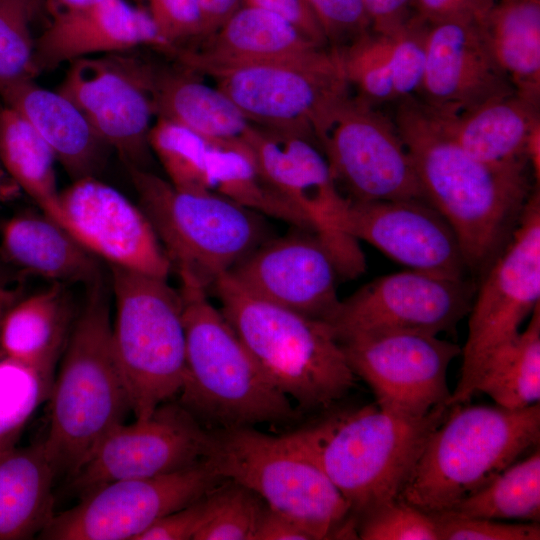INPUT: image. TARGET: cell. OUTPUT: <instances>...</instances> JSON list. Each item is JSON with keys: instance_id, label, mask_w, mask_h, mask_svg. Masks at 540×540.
Listing matches in <instances>:
<instances>
[{"instance_id": "obj_17", "label": "cell", "mask_w": 540, "mask_h": 540, "mask_svg": "<svg viewBox=\"0 0 540 540\" xmlns=\"http://www.w3.org/2000/svg\"><path fill=\"white\" fill-rule=\"evenodd\" d=\"M210 430L178 402L160 405L149 417L113 428L71 475L82 496L106 483L178 471L206 458Z\"/></svg>"}, {"instance_id": "obj_5", "label": "cell", "mask_w": 540, "mask_h": 540, "mask_svg": "<svg viewBox=\"0 0 540 540\" xmlns=\"http://www.w3.org/2000/svg\"><path fill=\"white\" fill-rule=\"evenodd\" d=\"M220 311L264 375L302 410H326L354 386L330 326L258 298L227 273L211 287Z\"/></svg>"}, {"instance_id": "obj_42", "label": "cell", "mask_w": 540, "mask_h": 540, "mask_svg": "<svg viewBox=\"0 0 540 540\" xmlns=\"http://www.w3.org/2000/svg\"><path fill=\"white\" fill-rule=\"evenodd\" d=\"M158 34L171 48V55L191 42L207 37V28L197 0H139Z\"/></svg>"}, {"instance_id": "obj_48", "label": "cell", "mask_w": 540, "mask_h": 540, "mask_svg": "<svg viewBox=\"0 0 540 540\" xmlns=\"http://www.w3.org/2000/svg\"><path fill=\"white\" fill-rule=\"evenodd\" d=\"M317 533L307 524L289 515L267 507L255 540H319Z\"/></svg>"}, {"instance_id": "obj_36", "label": "cell", "mask_w": 540, "mask_h": 540, "mask_svg": "<svg viewBox=\"0 0 540 540\" xmlns=\"http://www.w3.org/2000/svg\"><path fill=\"white\" fill-rule=\"evenodd\" d=\"M149 146L168 181L185 191H210L209 154L212 144L173 122L157 119L149 132Z\"/></svg>"}, {"instance_id": "obj_16", "label": "cell", "mask_w": 540, "mask_h": 540, "mask_svg": "<svg viewBox=\"0 0 540 540\" xmlns=\"http://www.w3.org/2000/svg\"><path fill=\"white\" fill-rule=\"evenodd\" d=\"M339 343L352 372L371 387L380 408L421 417L449 406L447 370L461 354L457 344L410 331L359 335Z\"/></svg>"}, {"instance_id": "obj_13", "label": "cell", "mask_w": 540, "mask_h": 540, "mask_svg": "<svg viewBox=\"0 0 540 540\" xmlns=\"http://www.w3.org/2000/svg\"><path fill=\"white\" fill-rule=\"evenodd\" d=\"M242 140L269 184L308 218L332 253L341 278L361 275L366 260L359 242L346 230L348 199L320 147L310 139L253 124Z\"/></svg>"}, {"instance_id": "obj_19", "label": "cell", "mask_w": 540, "mask_h": 540, "mask_svg": "<svg viewBox=\"0 0 540 540\" xmlns=\"http://www.w3.org/2000/svg\"><path fill=\"white\" fill-rule=\"evenodd\" d=\"M62 225L110 266L167 279L171 262L139 205L97 177L60 191Z\"/></svg>"}, {"instance_id": "obj_8", "label": "cell", "mask_w": 540, "mask_h": 540, "mask_svg": "<svg viewBox=\"0 0 540 540\" xmlns=\"http://www.w3.org/2000/svg\"><path fill=\"white\" fill-rule=\"evenodd\" d=\"M112 340L136 419L178 396L186 365L183 300L167 279L110 266Z\"/></svg>"}, {"instance_id": "obj_30", "label": "cell", "mask_w": 540, "mask_h": 540, "mask_svg": "<svg viewBox=\"0 0 540 540\" xmlns=\"http://www.w3.org/2000/svg\"><path fill=\"white\" fill-rule=\"evenodd\" d=\"M56 475L43 442L0 449V540L40 534L53 517Z\"/></svg>"}, {"instance_id": "obj_11", "label": "cell", "mask_w": 540, "mask_h": 540, "mask_svg": "<svg viewBox=\"0 0 540 540\" xmlns=\"http://www.w3.org/2000/svg\"><path fill=\"white\" fill-rule=\"evenodd\" d=\"M468 313V336L461 374L448 405L467 403L475 394L488 358L520 334L540 305V195L535 187L510 240L481 275Z\"/></svg>"}, {"instance_id": "obj_43", "label": "cell", "mask_w": 540, "mask_h": 540, "mask_svg": "<svg viewBox=\"0 0 540 540\" xmlns=\"http://www.w3.org/2000/svg\"><path fill=\"white\" fill-rule=\"evenodd\" d=\"M330 49L351 45L371 32L364 0H306Z\"/></svg>"}, {"instance_id": "obj_3", "label": "cell", "mask_w": 540, "mask_h": 540, "mask_svg": "<svg viewBox=\"0 0 540 540\" xmlns=\"http://www.w3.org/2000/svg\"><path fill=\"white\" fill-rule=\"evenodd\" d=\"M109 294L101 277L87 285L53 380L43 445L57 474L73 475L131 412L113 346Z\"/></svg>"}, {"instance_id": "obj_1", "label": "cell", "mask_w": 540, "mask_h": 540, "mask_svg": "<svg viewBox=\"0 0 540 540\" xmlns=\"http://www.w3.org/2000/svg\"><path fill=\"white\" fill-rule=\"evenodd\" d=\"M393 120L426 200L455 232L469 272L481 277L522 217L536 187L532 172L476 159L441 130L416 97L396 103Z\"/></svg>"}, {"instance_id": "obj_33", "label": "cell", "mask_w": 540, "mask_h": 540, "mask_svg": "<svg viewBox=\"0 0 540 540\" xmlns=\"http://www.w3.org/2000/svg\"><path fill=\"white\" fill-rule=\"evenodd\" d=\"M0 160L40 211L62 225L56 157L33 126L5 104L0 107Z\"/></svg>"}, {"instance_id": "obj_14", "label": "cell", "mask_w": 540, "mask_h": 540, "mask_svg": "<svg viewBox=\"0 0 540 540\" xmlns=\"http://www.w3.org/2000/svg\"><path fill=\"white\" fill-rule=\"evenodd\" d=\"M318 146L347 199L427 201L394 120L360 97L337 109Z\"/></svg>"}, {"instance_id": "obj_21", "label": "cell", "mask_w": 540, "mask_h": 540, "mask_svg": "<svg viewBox=\"0 0 540 540\" xmlns=\"http://www.w3.org/2000/svg\"><path fill=\"white\" fill-rule=\"evenodd\" d=\"M512 93L488 49L479 18L457 16L428 23L416 98L429 112L454 116Z\"/></svg>"}, {"instance_id": "obj_49", "label": "cell", "mask_w": 540, "mask_h": 540, "mask_svg": "<svg viewBox=\"0 0 540 540\" xmlns=\"http://www.w3.org/2000/svg\"><path fill=\"white\" fill-rule=\"evenodd\" d=\"M371 31L389 34L396 31L414 14L412 0H364Z\"/></svg>"}, {"instance_id": "obj_45", "label": "cell", "mask_w": 540, "mask_h": 540, "mask_svg": "<svg viewBox=\"0 0 540 540\" xmlns=\"http://www.w3.org/2000/svg\"><path fill=\"white\" fill-rule=\"evenodd\" d=\"M208 493L157 520L138 540H194L208 515Z\"/></svg>"}, {"instance_id": "obj_37", "label": "cell", "mask_w": 540, "mask_h": 540, "mask_svg": "<svg viewBox=\"0 0 540 540\" xmlns=\"http://www.w3.org/2000/svg\"><path fill=\"white\" fill-rule=\"evenodd\" d=\"M334 51L349 85L358 90V97L374 106L397 103L395 65L388 34L371 31Z\"/></svg>"}, {"instance_id": "obj_7", "label": "cell", "mask_w": 540, "mask_h": 540, "mask_svg": "<svg viewBox=\"0 0 540 540\" xmlns=\"http://www.w3.org/2000/svg\"><path fill=\"white\" fill-rule=\"evenodd\" d=\"M140 208L179 279L207 291L267 239L263 216L213 191H185L127 167Z\"/></svg>"}, {"instance_id": "obj_15", "label": "cell", "mask_w": 540, "mask_h": 540, "mask_svg": "<svg viewBox=\"0 0 540 540\" xmlns=\"http://www.w3.org/2000/svg\"><path fill=\"white\" fill-rule=\"evenodd\" d=\"M475 292L467 278L410 269L367 283L341 300L326 323L339 342L394 331L437 336L468 315Z\"/></svg>"}, {"instance_id": "obj_31", "label": "cell", "mask_w": 540, "mask_h": 540, "mask_svg": "<svg viewBox=\"0 0 540 540\" xmlns=\"http://www.w3.org/2000/svg\"><path fill=\"white\" fill-rule=\"evenodd\" d=\"M479 24L515 93L540 105V0L495 1Z\"/></svg>"}, {"instance_id": "obj_41", "label": "cell", "mask_w": 540, "mask_h": 540, "mask_svg": "<svg viewBox=\"0 0 540 540\" xmlns=\"http://www.w3.org/2000/svg\"><path fill=\"white\" fill-rule=\"evenodd\" d=\"M356 531L363 540H440L436 518L401 498L357 519Z\"/></svg>"}, {"instance_id": "obj_32", "label": "cell", "mask_w": 540, "mask_h": 540, "mask_svg": "<svg viewBox=\"0 0 540 540\" xmlns=\"http://www.w3.org/2000/svg\"><path fill=\"white\" fill-rule=\"evenodd\" d=\"M208 180L210 191L240 206L314 232L308 218L269 184L242 138L212 144Z\"/></svg>"}, {"instance_id": "obj_34", "label": "cell", "mask_w": 540, "mask_h": 540, "mask_svg": "<svg viewBox=\"0 0 540 540\" xmlns=\"http://www.w3.org/2000/svg\"><path fill=\"white\" fill-rule=\"evenodd\" d=\"M496 405L518 410L540 400V305L525 330L495 351L483 365L475 386Z\"/></svg>"}, {"instance_id": "obj_52", "label": "cell", "mask_w": 540, "mask_h": 540, "mask_svg": "<svg viewBox=\"0 0 540 540\" xmlns=\"http://www.w3.org/2000/svg\"><path fill=\"white\" fill-rule=\"evenodd\" d=\"M104 0H43L49 14L52 16L77 11L94 6Z\"/></svg>"}, {"instance_id": "obj_35", "label": "cell", "mask_w": 540, "mask_h": 540, "mask_svg": "<svg viewBox=\"0 0 540 540\" xmlns=\"http://www.w3.org/2000/svg\"><path fill=\"white\" fill-rule=\"evenodd\" d=\"M446 513L493 520H540V450L510 464Z\"/></svg>"}, {"instance_id": "obj_18", "label": "cell", "mask_w": 540, "mask_h": 540, "mask_svg": "<svg viewBox=\"0 0 540 540\" xmlns=\"http://www.w3.org/2000/svg\"><path fill=\"white\" fill-rule=\"evenodd\" d=\"M57 91L77 106L126 167L147 169L154 113L130 50L70 62Z\"/></svg>"}, {"instance_id": "obj_12", "label": "cell", "mask_w": 540, "mask_h": 540, "mask_svg": "<svg viewBox=\"0 0 540 540\" xmlns=\"http://www.w3.org/2000/svg\"><path fill=\"white\" fill-rule=\"evenodd\" d=\"M222 478L206 460L152 477L98 486L40 532L50 540H138L163 516L201 498Z\"/></svg>"}, {"instance_id": "obj_28", "label": "cell", "mask_w": 540, "mask_h": 540, "mask_svg": "<svg viewBox=\"0 0 540 540\" xmlns=\"http://www.w3.org/2000/svg\"><path fill=\"white\" fill-rule=\"evenodd\" d=\"M1 256L52 283H85L100 277L98 257L64 226L40 211L22 213L1 230Z\"/></svg>"}, {"instance_id": "obj_47", "label": "cell", "mask_w": 540, "mask_h": 540, "mask_svg": "<svg viewBox=\"0 0 540 540\" xmlns=\"http://www.w3.org/2000/svg\"><path fill=\"white\" fill-rule=\"evenodd\" d=\"M494 0H412L413 13L427 23L457 17L481 18Z\"/></svg>"}, {"instance_id": "obj_25", "label": "cell", "mask_w": 540, "mask_h": 540, "mask_svg": "<svg viewBox=\"0 0 540 540\" xmlns=\"http://www.w3.org/2000/svg\"><path fill=\"white\" fill-rule=\"evenodd\" d=\"M132 55L157 119L185 127L211 144L239 140L252 125L224 92L204 83L198 72L175 60L167 65L134 50Z\"/></svg>"}, {"instance_id": "obj_39", "label": "cell", "mask_w": 540, "mask_h": 540, "mask_svg": "<svg viewBox=\"0 0 540 540\" xmlns=\"http://www.w3.org/2000/svg\"><path fill=\"white\" fill-rule=\"evenodd\" d=\"M43 0H0V94L36 77L31 21Z\"/></svg>"}, {"instance_id": "obj_2", "label": "cell", "mask_w": 540, "mask_h": 540, "mask_svg": "<svg viewBox=\"0 0 540 540\" xmlns=\"http://www.w3.org/2000/svg\"><path fill=\"white\" fill-rule=\"evenodd\" d=\"M449 409L442 405L408 417L373 403L329 413L285 435L322 469L357 521L399 498L425 442Z\"/></svg>"}, {"instance_id": "obj_53", "label": "cell", "mask_w": 540, "mask_h": 540, "mask_svg": "<svg viewBox=\"0 0 540 540\" xmlns=\"http://www.w3.org/2000/svg\"><path fill=\"white\" fill-rule=\"evenodd\" d=\"M495 1H509V0H494V2H495Z\"/></svg>"}, {"instance_id": "obj_20", "label": "cell", "mask_w": 540, "mask_h": 540, "mask_svg": "<svg viewBox=\"0 0 540 540\" xmlns=\"http://www.w3.org/2000/svg\"><path fill=\"white\" fill-rule=\"evenodd\" d=\"M294 230L265 239L228 274L258 298L327 322L341 301L337 263L314 232Z\"/></svg>"}, {"instance_id": "obj_51", "label": "cell", "mask_w": 540, "mask_h": 540, "mask_svg": "<svg viewBox=\"0 0 540 540\" xmlns=\"http://www.w3.org/2000/svg\"><path fill=\"white\" fill-rule=\"evenodd\" d=\"M16 289L12 286L11 277L0 255V323L7 310L16 302Z\"/></svg>"}, {"instance_id": "obj_29", "label": "cell", "mask_w": 540, "mask_h": 540, "mask_svg": "<svg viewBox=\"0 0 540 540\" xmlns=\"http://www.w3.org/2000/svg\"><path fill=\"white\" fill-rule=\"evenodd\" d=\"M65 284L48 288L15 302L0 323L3 357L37 370L53 384L54 369L71 326V303Z\"/></svg>"}, {"instance_id": "obj_9", "label": "cell", "mask_w": 540, "mask_h": 540, "mask_svg": "<svg viewBox=\"0 0 540 540\" xmlns=\"http://www.w3.org/2000/svg\"><path fill=\"white\" fill-rule=\"evenodd\" d=\"M205 459L222 478L249 488L270 509L307 524L320 539L356 530L342 494L285 434L268 435L254 427L210 430Z\"/></svg>"}, {"instance_id": "obj_10", "label": "cell", "mask_w": 540, "mask_h": 540, "mask_svg": "<svg viewBox=\"0 0 540 540\" xmlns=\"http://www.w3.org/2000/svg\"><path fill=\"white\" fill-rule=\"evenodd\" d=\"M251 124L314 141L350 97L336 52L315 58L204 71Z\"/></svg>"}, {"instance_id": "obj_23", "label": "cell", "mask_w": 540, "mask_h": 540, "mask_svg": "<svg viewBox=\"0 0 540 540\" xmlns=\"http://www.w3.org/2000/svg\"><path fill=\"white\" fill-rule=\"evenodd\" d=\"M51 18L35 39L36 76L98 53L106 55L147 47L171 55V48L158 34L146 10L127 0H104Z\"/></svg>"}, {"instance_id": "obj_27", "label": "cell", "mask_w": 540, "mask_h": 540, "mask_svg": "<svg viewBox=\"0 0 540 540\" xmlns=\"http://www.w3.org/2000/svg\"><path fill=\"white\" fill-rule=\"evenodd\" d=\"M540 105L516 93L454 116L432 115L441 130L467 153L489 165L530 170L527 143L540 125Z\"/></svg>"}, {"instance_id": "obj_24", "label": "cell", "mask_w": 540, "mask_h": 540, "mask_svg": "<svg viewBox=\"0 0 540 540\" xmlns=\"http://www.w3.org/2000/svg\"><path fill=\"white\" fill-rule=\"evenodd\" d=\"M202 42L200 48L176 50L171 58L202 74L211 68L310 59L330 50L280 15L248 3Z\"/></svg>"}, {"instance_id": "obj_22", "label": "cell", "mask_w": 540, "mask_h": 540, "mask_svg": "<svg viewBox=\"0 0 540 540\" xmlns=\"http://www.w3.org/2000/svg\"><path fill=\"white\" fill-rule=\"evenodd\" d=\"M346 230L412 270L453 278L469 272L455 232L427 201L348 199Z\"/></svg>"}, {"instance_id": "obj_44", "label": "cell", "mask_w": 540, "mask_h": 540, "mask_svg": "<svg viewBox=\"0 0 540 540\" xmlns=\"http://www.w3.org/2000/svg\"><path fill=\"white\" fill-rule=\"evenodd\" d=\"M439 527L440 540H539L538 522L520 524L500 520L467 517L452 513L433 515Z\"/></svg>"}, {"instance_id": "obj_40", "label": "cell", "mask_w": 540, "mask_h": 540, "mask_svg": "<svg viewBox=\"0 0 540 540\" xmlns=\"http://www.w3.org/2000/svg\"><path fill=\"white\" fill-rule=\"evenodd\" d=\"M52 383L37 370L7 357L0 359V446L49 397ZM1 449V447H0Z\"/></svg>"}, {"instance_id": "obj_26", "label": "cell", "mask_w": 540, "mask_h": 540, "mask_svg": "<svg viewBox=\"0 0 540 540\" xmlns=\"http://www.w3.org/2000/svg\"><path fill=\"white\" fill-rule=\"evenodd\" d=\"M0 96L40 134L72 180L96 177L110 148L71 100L39 86L34 79Z\"/></svg>"}, {"instance_id": "obj_6", "label": "cell", "mask_w": 540, "mask_h": 540, "mask_svg": "<svg viewBox=\"0 0 540 540\" xmlns=\"http://www.w3.org/2000/svg\"><path fill=\"white\" fill-rule=\"evenodd\" d=\"M540 405L511 410L458 404L425 442L399 498L437 515L539 446Z\"/></svg>"}, {"instance_id": "obj_50", "label": "cell", "mask_w": 540, "mask_h": 540, "mask_svg": "<svg viewBox=\"0 0 540 540\" xmlns=\"http://www.w3.org/2000/svg\"><path fill=\"white\" fill-rule=\"evenodd\" d=\"M197 2L205 20L208 37L241 7L245 0H197Z\"/></svg>"}, {"instance_id": "obj_46", "label": "cell", "mask_w": 540, "mask_h": 540, "mask_svg": "<svg viewBox=\"0 0 540 540\" xmlns=\"http://www.w3.org/2000/svg\"><path fill=\"white\" fill-rule=\"evenodd\" d=\"M285 18L318 45L329 48L327 40L306 0H245Z\"/></svg>"}, {"instance_id": "obj_4", "label": "cell", "mask_w": 540, "mask_h": 540, "mask_svg": "<svg viewBox=\"0 0 540 540\" xmlns=\"http://www.w3.org/2000/svg\"><path fill=\"white\" fill-rule=\"evenodd\" d=\"M186 365L178 403L204 428L294 423L299 411L264 375L207 290L180 280Z\"/></svg>"}, {"instance_id": "obj_38", "label": "cell", "mask_w": 540, "mask_h": 540, "mask_svg": "<svg viewBox=\"0 0 540 540\" xmlns=\"http://www.w3.org/2000/svg\"><path fill=\"white\" fill-rule=\"evenodd\" d=\"M208 515L194 540H255L268 505L249 488L224 480L208 493Z\"/></svg>"}]
</instances>
